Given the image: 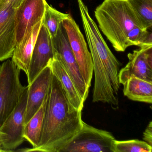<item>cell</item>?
Here are the masks:
<instances>
[{"mask_svg": "<svg viewBox=\"0 0 152 152\" xmlns=\"http://www.w3.org/2000/svg\"><path fill=\"white\" fill-rule=\"evenodd\" d=\"M83 122L82 111L71 104L61 83L53 74L46 98L39 145L22 151L60 152L81 129Z\"/></svg>", "mask_w": 152, "mask_h": 152, "instance_id": "cell-1", "label": "cell"}, {"mask_svg": "<svg viewBox=\"0 0 152 152\" xmlns=\"http://www.w3.org/2000/svg\"><path fill=\"white\" fill-rule=\"evenodd\" d=\"M95 16L99 29L118 52L128 48L129 32L140 27L127 0H104L95 10Z\"/></svg>", "mask_w": 152, "mask_h": 152, "instance_id": "cell-2", "label": "cell"}, {"mask_svg": "<svg viewBox=\"0 0 152 152\" xmlns=\"http://www.w3.org/2000/svg\"><path fill=\"white\" fill-rule=\"evenodd\" d=\"M20 71L9 58L0 66V127L18 104L26 87L20 82Z\"/></svg>", "mask_w": 152, "mask_h": 152, "instance_id": "cell-3", "label": "cell"}, {"mask_svg": "<svg viewBox=\"0 0 152 152\" xmlns=\"http://www.w3.org/2000/svg\"><path fill=\"white\" fill-rule=\"evenodd\" d=\"M115 140L111 132L83 122L82 127L60 152H113Z\"/></svg>", "mask_w": 152, "mask_h": 152, "instance_id": "cell-4", "label": "cell"}, {"mask_svg": "<svg viewBox=\"0 0 152 152\" xmlns=\"http://www.w3.org/2000/svg\"><path fill=\"white\" fill-rule=\"evenodd\" d=\"M55 57L60 61L72 79L83 100L85 102L88 95L89 88L86 86L69 44L66 32L62 23L57 33L52 38Z\"/></svg>", "mask_w": 152, "mask_h": 152, "instance_id": "cell-5", "label": "cell"}, {"mask_svg": "<svg viewBox=\"0 0 152 152\" xmlns=\"http://www.w3.org/2000/svg\"><path fill=\"white\" fill-rule=\"evenodd\" d=\"M62 23L81 74L86 86L89 88L94 70L91 54L88 49L84 36L71 15Z\"/></svg>", "mask_w": 152, "mask_h": 152, "instance_id": "cell-6", "label": "cell"}, {"mask_svg": "<svg viewBox=\"0 0 152 152\" xmlns=\"http://www.w3.org/2000/svg\"><path fill=\"white\" fill-rule=\"evenodd\" d=\"M28 90L26 86L18 104L0 127V132L6 135L3 145L5 152L14 151L25 140L24 130Z\"/></svg>", "mask_w": 152, "mask_h": 152, "instance_id": "cell-7", "label": "cell"}, {"mask_svg": "<svg viewBox=\"0 0 152 152\" xmlns=\"http://www.w3.org/2000/svg\"><path fill=\"white\" fill-rule=\"evenodd\" d=\"M129 62L119 71L120 84L131 76L152 83V46L141 47L128 55Z\"/></svg>", "mask_w": 152, "mask_h": 152, "instance_id": "cell-8", "label": "cell"}, {"mask_svg": "<svg viewBox=\"0 0 152 152\" xmlns=\"http://www.w3.org/2000/svg\"><path fill=\"white\" fill-rule=\"evenodd\" d=\"M46 0H24L15 12L16 44L36 24L42 21L45 13Z\"/></svg>", "mask_w": 152, "mask_h": 152, "instance_id": "cell-9", "label": "cell"}, {"mask_svg": "<svg viewBox=\"0 0 152 152\" xmlns=\"http://www.w3.org/2000/svg\"><path fill=\"white\" fill-rule=\"evenodd\" d=\"M55 56L52 38L48 29L42 24L31 57L28 73V85L48 66Z\"/></svg>", "mask_w": 152, "mask_h": 152, "instance_id": "cell-10", "label": "cell"}, {"mask_svg": "<svg viewBox=\"0 0 152 152\" xmlns=\"http://www.w3.org/2000/svg\"><path fill=\"white\" fill-rule=\"evenodd\" d=\"M15 9L7 1L0 10V62L12 57L16 44Z\"/></svg>", "mask_w": 152, "mask_h": 152, "instance_id": "cell-11", "label": "cell"}, {"mask_svg": "<svg viewBox=\"0 0 152 152\" xmlns=\"http://www.w3.org/2000/svg\"><path fill=\"white\" fill-rule=\"evenodd\" d=\"M53 73L48 65L28 85V96L26 110L25 124L27 123L39 109L46 99Z\"/></svg>", "mask_w": 152, "mask_h": 152, "instance_id": "cell-12", "label": "cell"}, {"mask_svg": "<svg viewBox=\"0 0 152 152\" xmlns=\"http://www.w3.org/2000/svg\"><path fill=\"white\" fill-rule=\"evenodd\" d=\"M42 21L34 26L16 44L13 52L12 60L18 68L28 75L31 57Z\"/></svg>", "mask_w": 152, "mask_h": 152, "instance_id": "cell-13", "label": "cell"}, {"mask_svg": "<svg viewBox=\"0 0 152 152\" xmlns=\"http://www.w3.org/2000/svg\"><path fill=\"white\" fill-rule=\"evenodd\" d=\"M48 65L51 68L52 73L60 82L68 99L73 106L77 110L82 111L84 101L80 95L72 79L60 61L54 57Z\"/></svg>", "mask_w": 152, "mask_h": 152, "instance_id": "cell-14", "label": "cell"}, {"mask_svg": "<svg viewBox=\"0 0 152 152\" xmlns=\"http://www.w3.org/2000/svg\"><path fill=\"white\" fill-rule=\"evenodd\" d=\"M123 85L124 94L128 98L133 101L152 104V83L131 76Z\"/></svg>", "mask_w": 152, "mask_h": 152, "instance_id": "cell-15", "label": "cell"}, {"mask_svg": "<svg viewBox=\"0 0 152 152\" xmlns=\"http://www.w3.org/2000/svg\"><path fill=\"white\" fill-rule=\"evenodd\" d=\"M46 98L39 109L25 125L24 137L31 144L33 148L38 147L40 142Z\"/></svg>", "mask_w": 152, "mask_h": 152, "instance_id": "cell-16", "label": "cell"}, {"mask_svg": "<svg viewBox=\"0 0 152 152\" xmlns=\"http://www.w3.org/2000/svg\"><path fill=\"white\" fill-rule=\"evenodd\" d=\"M140 26L144 30L152 26V0H127Z\"/></svg>", "mask_w": 152, "mask_h": 152, "instance_id": "cell-17", "label": "cell"}, {"mask_svg": "<svg viewBox=\"0 0 152 152\" xmlns=\"http://www.w3.org/2000/svg\"><path fill=\"white\" fill-rule=\"evenodd\" d=\"M69 15V14L58 11L48 3L46 4L42 24L48 29L51 38L56 36L60 24L68 18Z\"/></svg>", "mask_w": 152, "mask_h": 152, "instance_id": "cell-18", "label": "cell"}, {"mask_svg": "<svg viewBox=\"0 0 152 152\" xmlns=\"http://www.w3.org/2000/svg\"><path fill=\"white\" fill-rule=\"evenodd\" d=\"M113 152H151L152 146L139 140H116L113 143Z\"/></svg>", "mask_w": 152, "mask_h": 152, "instance_id": "cell-19", "label": "cell"}, {"mask_svg": "<svg viewBox=\"0 0 152 152\" xmlns=\"http://www.w3.org/2000/svg\"><path fill=\"white\" fill-rule=\"evenodd\" d=\"M148 30H144L139 26L132 29L127 35V47L137 46L141 48L152 46V32Z\"/></svg>", "mask_w": 152, "mask_h": 152, "instance_id": "cell-20", "label": "cell"}, {"mask_svg": "<svg viewBox=\"0 0 152 152\" xmlns=\"http://www.w3.org/2000/svg\"><path fill=\"white\" fill-rule=\"evenodd\" d=\"M143 139L150 145H152V122L151 121L144 132Z\"/></svg>", "mask_w": 152, "mask_h": 152, "instance_id": "cell-21", "label": "cell"}, {"mask_svg": "<svg viewBox=\"0 0 152 152\" xmlns=\"http://www.w3.org/2000/svg\"><path fill=\"white\" fill-rule=\"evenodd\" d=\"M6 140V135L0 132V152H5L3 145Z\"/></svg>", "mask_w": 152, "mask_h": 152, "instance_id": "cell-22", "label": "cell"}, {"mask_svg": "<svg viewBox=\"0 0 152 152\" xmlns=\"http://www.w3.org/2000/svg\"><path fill=\"white\" fill-rule=\"evenodd\" d=\"M11 4L13 8L17 9L20 6L24 0H6Z\"/></svg>", "mask_w": 152, "mask_h": 152, "instance_id": "cell-23", "label": "cell"}, {"mask_svg": "<svg viewBox=\"0 0 152 152\" xmlns=\"http://www.w3.org/2000/svg\"><path fill=\"white\" fill-rule=\"evenodd\" d=\"M6 2H7L6 0H0V10L2 8Z\"/></svg>", "mask_w": 152, "mask_h": 152, "instance_id": "cell-24", "label": "cell"}]
</instances>
